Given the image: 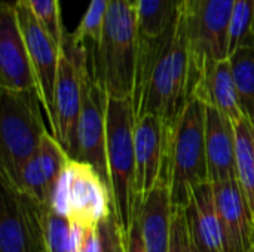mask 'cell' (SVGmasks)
<instances>
[{
	"label": "cell",
	"instance_id": "1",
	"mask_svg": "<svg viewBox=\"0 0 254 252\" xmlns=\"http://www.w3.org/2000/svg\"><path fill=\"white\" fill-rule=\"evenodd\" d=\"M202 67L196 61L180 15L156 37H138V58L132 104L135 119L152 114L167 125H174L201 77Z\"/></svg>",
	"mask_w": 254,
	"mask_h": 252
},
{
	"label": "cell",
	"instance_id": "2",
	"mask_svg": "<svg viewBox=\"0 0 254 252\" xmlns=\"http://www.w3.org/2000/svg\"><path fill=\"white\" fill-rule=\"evenodd\" d=\"M138 37L137 9L127 0H110L100 40L86 45L92 76L109 98H132Z\"/></svg>",
	"mask_w": 254,
	"mask_h": 252
},
{
	"label": "cell",
	"instance_id": "3",
	"mask_svg": "<svg viewBox=\"0 0 254 252\" xmlns=\"http://www.w3.org/2000/svg\"><path fill=\"white\" fill-rule=\"evenodd\" d=\"M135 111L131 98H109L107 104V165L113 211L127 238L137 218L141 202L135 192Z\"/></svg>",
	"mask_w": 254,
	"mask_h": 252
},
{
	"label": "cell",
	"instance_id": "4",
	"mask_svg": "<svg viewBox=\"0 0 254 252\" xmlns=\"http://www.w3.org/2000/svg\"><path fill=\"white\" fill-rule=\"evenodd\" d=\"M170 128L167 160L170 203L171 211H185L193 190L210 181L205 149V105L193 98Z\"/></svg>",
	"mask_w": 254,
	"mask_h": 252
},
{
	"label": "cell",
	"instance_id": "5",
	"mask_svg": "<svg viewBox=\"0 0 254 252\" xmlns=\"http://www.w3.org/2000/svg\"><path fill=\"white\" fill-rule=\"evenodd\" d=\"M37 91L1 89L0 181L15 184L24 165L48 134Z\"/></svg>",
	"mask_w": 254,
	"mask_h": 252
},
{
	"label": "cell",
	"instance_id": "6",
	"mask_svg": "<svg viewBox=\"0 0 254 252\" xmlns=\"http://www.w3.org/2000/svg\"><path fill=\"white\" fill-rule=\"evenodd\" d=\"M91 71L88 46L64 34L61 55L54 91V113L49 123L52 137L58 141L67 156H77V126L83 104L85 79Z\"/></svg>",
	"mask_w": 254,
	"mask_h": 252
},
{
	"label": "cell",
	"instance_id": "7",
	"mask_svg": "<svg viewBox=\"0 0 254 252\" xmlns=\"http://www.w3.org/2000/svg\"><path fill=\"white\" fill-rule=\"evenodd\" d=\"M51 209L73 226L88 230L113 214L112 190L88 163L70 160L51 199Z\"/></svg>",
	"mask_w": 254,
	"mask_h": 252
},
{
	"label": "cell",
	"instance_id": "8",
	"mask_svg": "<svg viewBox=\"0 0 254 252\" xmlns=\"http://www.w3.org/2000/svg\"><path fill=\"white\" fill-rule=\"evenodd\" d=\"M0 183V252H48L43 206L13 186Z\"/></svg>",
	"mask_w": 254,
	"mask_h": 252
},
{
	"label": "cell",
	"instance_id": "9",
	"mask_svg": "<svg viewBox=\"0 0 254 252\" xmlns=\"http://www.w3.org/2000/svg\"><path fill=\"white\" fill-rule=\"evenodd\" d=\"M107 104L109 95L95 82L92 71H89L85 79L83 104L77 126V156L74 160L91 165L110 187L107 165Z\"/></svg>",
	"mask_w": 254,
	"mask_h": 252
},
{
	"label": "cell",
	"instance_id": "10",
	"mask_svg": "<svg viewBox=\"0 0 254 252\" xmlns=\"http://www.w3.org/2000/svg\"><path fill=\"white\" fill-rule=\"evenodd\" d=\"M235 0H199L193 13L183 18L190 49L204 67L208 59L229 58V25Z\"/></svg>",
	"mask_w": 254,
	"mask_h": 252
},
{
	"label": "cell",
	"instance_id": "11",
	"mask_svg": "<svg viewBox=\"0 0 254 252\" xmlns=\"http://www.w3.org/2000/svg\"><path fill=\"white\" fill-rule=\"evenodd\" d=\"M19 28L25 40L31 67L34 71L37 94L43 107V113L51 123L54 113V91L61 55V46H58L54 39L45 31L37 18L30 10L25 0L21 1L16 9Z\"/></svg>",
	"mask_w": 254,
	"mask_h": 252
},
{
	"label": "cell",
	"instance_id": "12",
	"mask_svg": "<svg viewBox=\"0 0 254 252\" xmlns=\"http://www.w3.org/2000/svg\"><path fill=\"white\" fill-rule=\"evenodd\" d=\"M170 129V125L152 114L135 119V192L140 202L152 193L164 174L168 159Z\"/></svg>",
	"mask_w": 254,
	"mask_h": 252
},
{
	"label": "cell",
	"instance_id": "13",
	"mask_svg": "<svg viewBox=\"0 0 254 252\" xmlns=\"http://www.w3.org/2000/svg\"><path fill=\"white\" fill-rule=\"evenodd\" d=\"M0 85L7 91H37L16 10L0 7Z\"/></svg>",
	"mask_w": 254,
	"mask_h": 252
},
{
	"label": "cell",
	"instance_id": "14",
	"mask_svg": "<svg viewBox=\"0 0 254 252\" xmlns=\"http://www.w3.org/2000/svg\"><path fill=\"white\" fill-rule=\"evenodd\" d=\"M211 184L214 189L223 252H252L254 221L237 180Z\"/></svg>",
	"mask_w": 254,
	"mask_h": 252
},
{
	"label": "cell",
	"instance_id": "15",
	"mask_svg": "<svg viewBox=\"0 0 254 252\" xmlns=\"http://www.w3.org/2000/svg\"><path fill=\"white\" fill-rule=\"evenodd\" d=\"M205 149L210 183L235 181V123L213 107H205Z\"/></svg>",
	"mask_w": 254,
	"mask_h": 252
},
{
	"label": "cell",
	"instance_id": "16",
	"mask_svg": "<svg viewBox=\"0 0 254 252\" xmlns=\"http://www.w3.org/2000/svg\"><path fill=\"white\" fill-rule=\"evenodd\" d=\"M193 98L205 107L219 110L234 123L244 119L229 58L220 61L208 59L204 62Z\"/></svg>",
	"mask_w": 254,
	"mask_h": 252
},
{
	"label": "cell",
	"instance_id": "17",
	"mask_svg": "<svg viewBox=\"0 0 254 252\" xmlns=\"http://www.w3.org/2000/svg\"><path fill=\"white\" fill-rule=\"evenodd\" d=\"M185 212L193 247L201 252H223L214 189L210 181L193 190Z\"/></svg>",
	"mask_w": 254,
	"mask_h": 252
},
{
	"label": "cell",
	"instance_id": "18",
	"mask_svg": "<svg viewBox=\"0 0 254 252\" xmlns=\"http://www.w3.org/2000/svg\"><path fill=\"white\" fill-rule=\"evenodd\" d=\"M140 223L146 252H170L171 203L167 171H164L152 193L141 202Z\"/></svg>",
	"mask_w": 254,
	"mask_h": 252
},
{
	"label": "cell",
	"instance_id": "19",
	"mask_svg": "<svg viewBox=\"0 0 254 252\" xmlns=\"http://www.w3.org/2000/svg\"><path fill=\"white\" fill-rule=\"evenodd\" d=\"M237 183L249 205L254 221V125L247 119L235 123Z\"/></svg>",
	"mask_w": 254,
	"mask_h": 252
},
{
	"label": "cell",
	"instance_id": "20",
	"mask_svg": "<svg viewBox=\"0 0 254 252\" xmlns=\"http://www.w3.org/2000/svg\"><path fill=\"white\" fill-rule=\"evenodd\" d=\"M229 62L243 116L254 125V40L244 43L232 52Z\"/></svg>",
	"mask_w": 254,
	"mask_h": 252
},
{
	"label": "cell",
	"instance_id": "21",
	"mask_svg": "<svg viewBox=\"0 0 254 252\" xmlns=\"http://www.w3.org/2000/svg\"><path fill=\"white\" fill-rule=\"evenodd\" d=\"M180 0H137L138 33L156 37L167 31L179 15Z\"/></svg>",
	"mask_w": 254,
	"mask_h": 252
},
{
	"label": "cell",
	"instance_id": "22",
	"mask_svg": "<svg viewBox=\"0 0 254 252\" xmlns=\"http://www.w3.org/2000/svg\"><path fill=\"white\" fill-rule=\"evenodd\" d=\"M46 251L48 252H74L76 247V229L65 218L54 212L51 208L42 209Z\"/></svg>",
	"mask_w": 254,
	"mask_h": 252
},
{
	"label": "cell",
	"instance_id": "23",
	"mask_svg": "<svg viewBox=\"0 0 254 252\" xmlns=\"http://www.w3.org/2000/svg\"><path fill=\"white\" fill-rule=\"evenodd\" d=\"M254 40V0H235L229 25V55Z\"/></svg>",
	"mask_w": 254,
	"mask_h": 252
},
{
	"label": "cell",
	"instance_id": "24",
	"mask_svg": "<svg viewBox=\"0 0 254 252\" xmlns=\"http://www.w3.org/2000/svg\"><path fill=\"white\" fill-rule=\"evenodd\" d=\"M110 0H91L73 39L83 45H94L100 40Z\"/></svg>",
	"mask_w": 254,
	"mask_h": 252
},
{
	"label": "cell",
	"instance_id": "25",
	"mask_svg": "<svg viewBox=\"0 0 254 252\" xmlns=\"http://www.w3.org/2000/svg\"><path fill=\"white\" fill-rule=\"evenodd\" d=\"M33 15L37 18L45 31L54 39V42L61 46L64 40V28L60 16L58 0H25Z\"/></svg>",
	"mask_w": 254,
	"mask_h": 252
},
{
	"label": "cell",
	"instance_id": "26",
	"mask_svg": "<svg viewBox=\"0 0 254 252\" xmlns=\"http://www.w3.org/2000/svg\"><path fill=\"white\" fill-rule=\"evenodd\" d=\"M100 252H125V242L122 230L118 224L115 212L98 224Z\"/></svg>",
	"mask_w": 254,
	"mask_h": 252
},
{
	"label": "cell",
	"instance_id": "27",
	"mask_svg": "<svg viewBox=\"0 0 254 252\" xmlns=\"http://www.w3.org/2000/svg\"><path fill=\"white\" fill-rule=\"evenodd\" d=\"M170 252H192L186 212L182 209L171 211V245Z\"/></svg>",
	"mask_w": 254,
	"mask_h": 252
},
{
	"label": "cell",
	"instance_id": "28",
	"mask_svg": "<svg viewBox=\"0 0 254 252\" xmlns=\"http://www.w3.org/2000/svg\"><path fill=\"white\" fill-rule=\"evenodd\" d=\"M76 247L74 252H100L98 229H79L76 227Z\"/></svg>",
	"mask_w": 254,
	"mask_h": 252
},
{
	"label": "cell",
	"instance_id": "29",
	"mask_svg": "<svg viewBox=\"0 0 254 252\" xmlns=\"http://www.w3.org/2000/svg\"><path fill=\"white\" fill-rule=\"evenodd\" d=\"M125 242V252H146L143 232H141V223H140V212L137 218L134 220L132 229L127 238H124Z\"/></svg>",
	"mask_w": 254,
	"mask_h": 252
},
{
	"label": "cell",
	"instance_id": "30",
	"mask_svg": "<svg viewBox=\"0 0 254 252\" xmlns=\"http://www.w3.org/2000/svg\"><path fill=\"white\" fill-rule=\"evenodd\" d=\"M199 0H180V7H179V15L183 18H188L193 13V10L196 9Z\"/></svg>",
	"mask_w": 254,
	"mask_h": 252
},
{
	"label": "cell",
	"instance_id": "31",
	"mask_svg": "<svg viewBox=\"0 0 254 252\" xmlns=\"http://www.w3.org/2000/svg\"><path fill=\"white\" fill-rule=\"evenodd\" d=\"M22 0H1V6H7V7H12V9H18L19 4H21Z\"/></svg>",
	"mask_w": 254,
	"mask_h": 252
},
{
	"label": "cell",
	"instance_id": "32",
	"mask_svg": "<svg viewBox=\"0 0 254 252\" xmlns=\"http://www.w3.org/2000/svg\"><path fill=\"white\" fill-rule=\"evenodd\" d=\"M127 1H128V3H129L131 6H134V7L137 6V0H127Z\"/></svg>",
	"mask_w": 254,
	"mask_h": 252
},
{
	"label": "cell",
	"instance_id": "33",
	"mask_svg": "<svg viewBox=\"0 0 254 252\" xmlns=\"http://www.w3.org/2000/svg\"><path fill=\"white\" fill-rule=\"evenodd\" d=\"M192 252H201V251H198V250H196V248L193 247V244H192Z\"/></svg>",
	"mask_w": 254,
	"mask_h": 252
},
{
	"label": "cell",
	"instance_id": "34",
	"mask_svg": "<svg viewBox=\"0 0 254 252\" xmlns=\"http://www.w3.org/2000/svg\"><path fill=\"white\" fill-rule=\"evenodd\" d=\"M252 252H254V242H253V248H252Z\"/></svg>",
	"mask_w": 254,
	"mask_h": 252
}]
</instances>
